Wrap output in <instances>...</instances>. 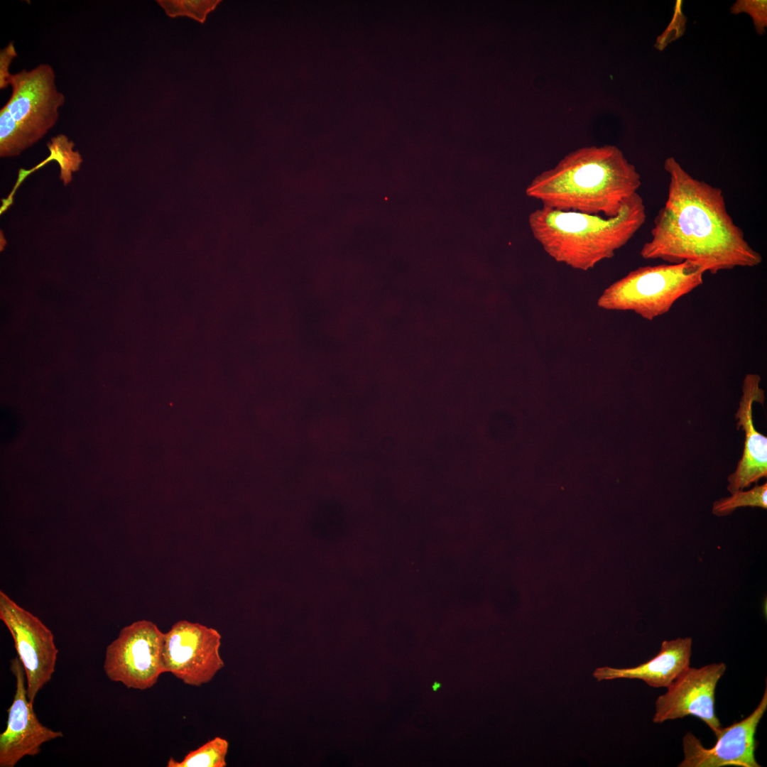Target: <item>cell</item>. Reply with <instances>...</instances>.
I'll return each instance as SVG.
<instances>
[{
    "label": "cell",
    "mask_w": 767,
    "mask_h": 767,
    "mask_svg": "<svg viewBox=\"0 0 767 767\" xmlns=\"http://www.w3.org/2000/svg\"><path fill=\"white\" fill-rule=\"evenodd\" d=\"M663 168L668 195L641 249L643 259L688 261L711 274L762 262L729 214L720 188L693 178L674 157L667 158Z\"/></svg>",
    "instance_id": "obj_1"
},
{
    "label": "cell",
    "mask_w": 767,
    "mask_h": 767,
    "mask_svg": "<svg viewBox=\"0 0 767 767\" xmlns=\"http://www.w3.org/2000/svg\"><path fill=\"white\" fill-rule=\"evenodd\" d=\"M641 185L636 167L614 145L584 146L537 175L526 195L548 208L616 216Z\"/></svg>",
    "instance_id": "obj_2"
},
{
    "label": "cell",
    "mask_w": 767,
    "mask_h": 767,
    "mask_svg": "<svg viewBox=\"0 0 767 767\" xmlns=\"http://www.w3.org/2000/svg\"><path fill=\"white\" fill-rule=\"evenodd\" d=\"M646 219L643 200L636 193L615 217L542 207L529 214L528 223L535 239L555 261L587 271L613 257Z\"/></svg>",
    "instance_id": "obj_3"
},
{
    "label": "cell",
    "mask_w": 767,
    "mask_h": 767,
    "mask_svg": "<svg viewBox=\"0 0 767 767\" xmlns=\"http://www.w3.org/2000/svg\"><path fill=\"white\" fill-rule=\"evenodd\" d=\"M48 64L12 74L10 98L0 110V156L11 158L40 140L56 124L65 102Z\"/></svg>",
    "instance_id": "obj_4"
},
{
    "label": "cell",
    "mask_w": 767,
    "mask_h": 767,
    "mask_svg": "<svg viewBox=\"0 0 767 767\" xmlns=\"http://www.w3.org/2000/svg\"><path fill=\"white\" fill-rule=\"evenodd\" d=\"M704 273L688 261L641 266L606 288L597 305L609 310L633 311L652 320L701 285Z\"/></svg>",
    "instance_id": "obj_5"
},
{
    "label": "cell",
    "mask_w": 767,
    "mask_h": 767,
    "mask_svg": "<svg viewBox=\"0 0 767 767\" xmlns=\"http://www.w3.org/2000/svg\"><path fill=\"white\" fill-rule=\"evenodd\" d=\"M164 636L151 621L138 620L124 626L106 648L103 668L107 678L127 688L152 687L164 673Z\"/></svg>",
    "instance_id": "obj_6"
},
{
    "label": "cell",
    "mask_w": 767,
    "mask_h": 767,
    "mask_svg": "<svg viewBox=\"0 0 767 767\" xmlns=\"http://www.w3.org/2000/svg\"><path fill=\"white\" fill-rule=\"evenodd\" d=\"M222 636L214 628L180 620L165 633L162 651L164 673L185 685L210 682L224 666L220 655Z\"/></svg>",
    "instance_id": "obj_7"
},
{
    "label": "cell",
    "mask_w": 767,
    "mask_h": 767,
    "mask_svg": "<svg viewBox=\"0 0 767 767\" xmlns=\"http://www.w3.org/2000/svg\"><path fill=\"white\" fill-rule=\"evenodd\" d=\"M0 619L10 631L24 669L27 695L33 704L52 678L58 650L52 631L35 615L0 591Z\"/></svg>",
    "instance_id": "obj_8"
},
{
    "label": "cell",
    "mask_w": 767,
    "mask_h": 767,
    "mask_svg": "<svg viewBox=\"0 0 767 767\" xmlns=\"http://www.w3.org/2000/svg\"><path fill=\"white\" fill-rule=\"evenodd\" d=\"M726 669L722 662L688 667L656 699L653 722L660 724L692 715L718 734L722 727L715 712V690Z\"/></svg>",
    "instance_id": "obj_9"
},
{
    "label": "cell",
    "mask_w": 767,
    "mask_h": 767,
    "mask_svg": "<svg viewBox=\"0 0 767 767\" xmlns=\"http://www.w3.org/2000/svg\"><path fill=\"white\" fill-rule=\"evenodd\" d=\"M767 709V689L756 708L744 719L721 728L717 741L705 748L692 733L682 739L684 758L679 767H760L755 758L757 727Z\"/></svg>",
    "instance_id": "obj_10"
},
{
    "label": "cell",
    "mask_w": 767,
    "mask_h": 767,
    "mask_svg": "<svg viewBox=\"0 0 767 767\" xmlns=\"http://www.w3.org/2000/svg\"><path fill=\"white\" fill-rule=\"evenodd\" d=\"M10 670L16 680L13 702L8 709L6 728L0 734V767H13L23 757L35 756L41 746L63 736L38 720L27 695L25 672L18 657L11 660Z\"/></svg>",
    "instance_id": "obj_11"
},
{
    "label": "cell",
    "mask_w": 767,
    "mask_h": 767,
    "mask_svg": "<svg viewBox=\"0 0 767 767\" xmlns=\"http://www.w3.org/2000/svg\"><path fill=\"white\" fill-rule=\"evenodd\" d=\"M761 376L756 374L745 376L739 408L735 413L736 428L744 432L743 452L735 470L727 478V491L731 494L743 490L767 477V437L754 425L753 404H763L764 391L760 387Z\"/></svg>",
    "instance_id": "obj_12"
},
{
    "label": "cell",
    "mask_w": 767,
    "mask_h": 767,
    "mask_svg": "<svg viewBox=\"0 0 767 767\" xmlns=\"http://www.w3.org/2000/svg\"><path fill=\"white\" fill-rule=\"evenodd\" d=\"M691 655V638L663 641L658 653L643 664L628 668H599L593 675L598 681L639 679L653 687H668L690 667Z\"/></svg>",
    "instance_id": "obj_13"
},
{
    "label": "cell",
    "mask_w": 767,
    "mask_h": 767,
    "mask_svg": "<svg viewBox=\"0 0 767 767\" xmlns=\"http://www.w3.org/2000/svg\"><path fill=\"white\" fill-rule=\"evenodd\" d=\"M229 746V742L226 739L216 736L199 748L190 751L180 761L173 758H169L167 766L225 767Z\"/></svg>",
    "instance_id": "obj_14"
},
{
    "label": "cell",
    "mask_w": 767,
    "mask_h": 767,
    "mask_svg": "<svg viewBox=\"0 0 767 767\" xmlns=\"http://www.w3.org/2000/svg\"><path fill=\"white\" fill-rule=\"evenodd\" d=\"M759 507L766 509L767 508V483L761 485L756 484L751 489L747 491L738 490L731 494V496L722 498L714 502L712 513L717 516H724L731 514L735 509L739 507Z\"/></svg>",
    "instance_id": "obj_15"
},
{
    "label": "cell",
    "mask_w": 767,
    "mask_h": 767,
    "mask_svg": "<svg viewBox=\"0 0 767 767\" xmlns=\"http://www.w3.org/2000/svg\"><path fill=\"white\" fill-rule=\"evenodd\" d=\"M156 2L171 17L187 16L205 23L209 13L215 9L220 0H157Z\"/></svg>",
    "instance_id": "obj_16"
},
{
    "label": "cell",
    "mask_w": 767,
    "mask_h": 767,
    "mask_svg": "<svg viewBox=\"0 0 767 767\" xmlns=\"http://www.w3.org/2000/svg\"><path fill=\"white\" fill-rule=\"evenodd\" d=\"M767 1L765 0L737 1L731 7V13L738 14L741 12L749 13L754 21L755 28L759 34L765 32L767 26Z\"/></svg>",
    "instance_id": "obj_17"
},
{
    "label": "cell",
    "mask_w": 767,
    "mask_h": 767,
    "mask_svg": "<svg viewBox=\"0 0 767 767\" xmlns=\"http://www.w3.org/2000/svg\"><path fill=\"white\" fill-rule=\"evenodd\" d=\"M16 56L17 52L13 43H10L0 51L1 89H5L9 85V80L12 75L9 72V67L12 60Z\"/></svg>",
    "instance_id": "obj_18"
},
{
    "label": "cell",
    "mask_w": 767,
    "mask_h": 767,
    "mask_svg": "<svg viewBox=\"0 0 767 767\" xmlns=\"http://www.w3.org/2000/svg\"><path fill=\"white\" fill-rule=\"evenodd\" d=\"M681 2V1H677L676 6H678V8H676L675 9L673 21L670 23L668 28H667V29L665 31L663 34L661 36H659L657 40L656 47H657V48L659 50H663L668 43L670 35L673 29H676L677 26L685 24V20H684L685 17H684L680 10Z\"/></svg>",
    "instance_id": "obj_19"
}]
</instances>
